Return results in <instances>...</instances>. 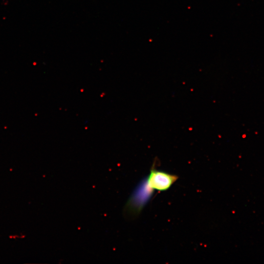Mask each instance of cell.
Instances as JSON below:
<instances>
[{
  "instance_id": "obj_2",
  "label": "cell",
  "mask_w": 264,
  "mask_h": 264,
  "mask_svg": "<svg viewBox=\"0 0 264 264\" xmlns=\"http://www.w3.org/2000/svg\"><path fill=\"white\" fill-rule=\"evenodd\" d=\"M153 189L149 186L147 179L139 187L128 202L127 207L134 211L139 212L150 198Z\"/></svg>"
},
{
  "instance_id": "obj_1",
  "label": "cell",
  "mask_w": 264,
  "mask_h": 264,
  "mask_svg": "<svg viewBox=\"0 0 264 264\" xmlns=\"http://www.w3.org/2000/svg\"><path fill=\"white\" fill-rule=\"evenodd\" d=\"M177 179L178 177L176 175L152 168L146 179L153 190L164 191L169 189Z\"/></svg>"
},
{
  "instance_id": "obj_3",
  "label": "cell",
  "mask_w": 264,
  "mask_h": 264,
  "mask_svg": "<svg viewBox=\"0 0 264 264\" xmlns=\"http://www.w3.org/2000/svg\"><path fill=\"white\" fill-rule=\"evenodd\" d=\"M25 237V235L22 234H13L9 236V238L13 240H16L18 239H23Z\"/></svg>"
}]
</instances>
